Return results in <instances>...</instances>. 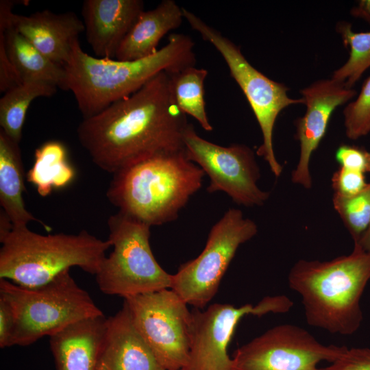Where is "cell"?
<instances>
[{
	"label": "cell",
	"mask_w": 370,
	"mask_h": 370,
	"mask_svg": "<svg viewBox=\"0 0 370 370\" xmlns=\"http://www.w3.org/2000/svg\"><path fill=\"white\" fill-rule=\"evenodd\" d=\"M306 112L297 118L295 138L299 143V156L291 173V181L306 189L312 186L310 162L323 138L336 108L351 100L356 92L332 78L318 79L300 90Z\"/></svg>",
	"instance_id": "13"
},
{
	"label": "cell",
	"mask_w": 370,
	"mask_h": 370,
	"mask_svg": "<svg viewBox=\"0 0 370 370\" xmlns=\"http://www.w3.org/2000/svg\"><path fill=\"white\" fill-rule=\"evenodd\" d=\"M258 231L256 222L241 210L228 209L211 227L201 253L172 275L170 288L187 304L203 308L216 295L238 247Z\"/></svg>",
	"instance_id": "9"
},
{
	"label": "cell",
	"mask_w": 370,
	"mask_h": 370,
	"mask_svg": "<svg viewBox=\"0 0 370 370\" xmlns=\"http://www.w3.org/2000/svg\"><path fill=\"white\" fill-rule=\"evenodd\" d=\"M143 11L141 0H85L82 9L84 32L97 57L114 59L121 43Z\"/></svg>",
	"instance_id": "15"
},
{
	"label": "cell",
	"mask_w": 370,
	"mask_h": 370,
	"mask_svg": "<svg viewBox=\"0 0 370 370\" xmlns=\"http://www.w3.org/2000/svg\"><path fill=\"white\" fill-rule=\"evenodd\" d=\"M188 360L184 370H232L228 344L238 321L248 314L260 317L258 306L214 304L192 312Z\"/></svg>",
	"instance_id": "14"
},
{
	"label": "cell",
	"mask_w": 370,
	"mask_h": 370,
	"mask_svg": "<svg viewBox=\"0 0 370 370\" xmlns=\"http://www.w3.org/2000/svg\"><path fill=\"white\" fill-rule=\"evenodd\" d=\"M180 370H184V369H180Z\"/></svg>",
	"instance_id": "34"
},
{
	"label": "cell",
	"mask_w": 370,
	"mask_h": 370,
	"mask_svg": "<svg viewBox=\"0 0 370 370\" xmlns=\"http://www.w3.org/2000/svg\"><path fill=\"white\" fill-rule=\"evenodd\" d=\"M204 176L184 150L161 153L114 173L106 197L118 212L150 227L160 225L178 218Z\"/></svg>",
	"instance_id": "4"
},
{
	"label": "cell",
	"mask_w": 370,
	"mask_h": 370,
	"mask_svg": "<svg viewBox=\"0 0 370 370\" xmlns=\"http://www.w3.org/2000/svg\"><path fill=\"white\" fill-rule=\"evenodd\" d=\"M187 158L209 177L207 191L223 192L238 205L262 206L269 192L258 186L260 171L255 152L246 145L222 146L201 137L190 123L184 136Z\"/></svg>",
	"instance_id": "11"
},
{
	"label": "cell",
	"mask_w": 370,
	"mask_h": 370,
	"mask_svg": "<svg viewBox=\"0 0 370 370\" xmlns=\"http://www.w3.org/2000/svg\"><path fill=\"white\" fill-rule=\"evenodd\" d=\"M370 280V254L354 245L331 260L301 259L291 268L289 287L301 297L307 323L332 334L351 335L363 315L360 299Z\"/></svg>",
	"instance_id": "3"
},
{
	"label": "cell",
	"mask_w": 370,
	"mask_h": 370,
	"mask_svg": "<svg viewBox=\"0 0 370 370\" xmlns=\"http://www.w3.org/2000/svg\"><path fill=\"white\" fill-rule=\"evenodd\" d=\"M184 17L202 38L210 42L223 57L231 76L247 99L260 126L262 143L256 151L275 175H281L283 166L277 160L273 143V130L280 113L287 107L304 104L302 98L288 97V88L267 77L254 67L243 54L240 47L210 26L190 11L183 8Z\"/></svg>",
	"instance_id": "8"
},
{
	"label": "cell",
	"mask_w": 370,
	"mask_h": 370,
	"mask_svg": "<svg viewBox=\"0 0 370 370\" xmlns=\"http://www.w3.org/2000/svg\"><path fill=\"white\" fill-rule=\"evenodd\" d=\"M333 207L356 243L370 224V182L359 193L344 197L334 193Z\"/></svg>",
	"instance_id": "26"
},
{
	"label": "cell",
	"mask_w": 370,
	"mask_h": 370,
	"mask_svg": "<svg viewBox=\"0 0 370 370\" xmlns=\"http://www.w3.org/2000/svg\"><path fill=\"white\" fill-rule=\"evenodd\" d=\"M346 136L358 140L370 132V75L365 80L356 99L343 111Z\"/></svg>",
	"instance_id": "27"
},
{
	"label": "cell",
	"mask_w": 370,
	"mask_h": 370,
	"mask_svg": "<svg viewBox=\"0 0 370 370\" xmlns=\"http://www.w3.org/2000/svg\"><path fill=\"white\" fill-rule=\"evenodd\" d=\"M57 90L56 86L45 82L27 80L5 92L0 99V130L20 143L27 111L32 101L51 97Z\"/></svg>",
	"instance_id": "23"
},
{
	"label": "cell",
	"mask_w": 370,
	"mask_h": 370,
	"mask_svg": "<svg viewBox=\"0 0 370 370\" xmlns=\"http://www.w3.org/2000/svg\"><path fill=\"white\" fill-rule=\"evenodd\" d=\"M336 29L344 46L349 48V56L346 62L334 71L331 78L352 88L370 67V31L355 32L352 24L347 21L339 22Z\"/></svg>",
	"instance_id": "25"
},
{
	"label": "cell",
	"mask_w": 370,
	"mask_h": 370,
	"mask_svg": "<svg viewBox=\"0 0 370 370\" xmlns=\"http://www.w3.org/2000/svg\"><path fill=\"white\" fill-rule=\"evenodd\" d=\"M0 242V279L24 287L43 285L73 267L95 275L112 247L84 230L42 235L27 225L13 226Z\"/></svg>",
	"instance_id": "5"
},
{
	"label": "cell",
	"mask_w": 370,
	"mask_h": 370,
	"mask_svg": "<svg viewBox=\"0 0 370 370\" xmlns=\"http://www.w3.org/2000/svg\"><path fill=\"white\" fill-rule=\"evenodd\" d=\"M168 73L171 95L179 109L197 120L204 130L212 131L204 100V82L208 71L190 66Z\"/></svg>",
	"instance_id": "24"
},
{
	"label": "cell",
	"mask_w": 370,
	"mask_h": 370,
	"mask_svg": "<svg viewBox=\"0 0 370 370\" xmlns=\"http://www.w3.org/2000/svg\"><path fill=\"white\" fill-rule=\"evenodd\" d=\"M106 321L104 315L85 319L49 336L56 370H97Z\"/></svg>",
	"instance_id": "18"
},
{
	"label": "cell",
	"mask_w": 370,
	"mask_h": 370,
	"mask_svg": "<svg viewBox=\"0 0 370 370\" xmlns=\"http://www.w3.org/2000/svg\"><path fill=\"white\" fill-rule=\"evenodd\" d=\"M107 225L113 250L95 274L100 291L124 299L170 288L172 275L158 264L150 246L151 227L119 212Z\"/></svg>",
	"instance_id": "7"
},
{
	"label": "cell",
	"mask_w": 370,
	"mask_h": 370,
	"mask_svg": "<svg viewBox=\"0 0 370 370\" xmlns=\"http://www.w3.org/2000/svg\"><path fill=\"white\" fill-rule=\"evenodd\" d=\"M69 271L36 287L0 279V296L10 304L14 314L12 346L32 345L77 321L103 315Z\"/></svg>",
	"instance_id": "6"
},
{
	"label": "cell",
	"mask_w": 370,
	"mask_h": 370,
	"mask_svg": "<svg viewBox=\"0 0 370 370\" xmlns=\"http://www.w3.org/2000/svg\"><path fill=\"white\" fill-rule=\"evenodd\" d=\"M9 19L11 25L37 49L62 66L84 32L82 20L73 12L54 13L45 10L29 16L11 12Z\"/></svg>",
	"instance_id": "17"
},
{
	"label": "cell",
	"mask_w": 370,
	"mask_h": 370,
	"mask_svg": "<svg viewBox=\"0 0 370 370\" xmlns=\"http://www.w3.org/2000/svg\"><path fill=\"white\" fill-rule=\"evenodd\" d=\"M186 116L163 71L131 95L83 119L77 134L92 162L113 175L154 156L184 151Z\"/></svg>",
	"instance_id": "1"
},
{
	"label": "cell",
	"mask_w": 370,
	"mask_h": 370,
	"mask_svg": "<svg viewBox=\"0 0 370 370\" xmlns=\"http://www.w3.org/2000/svg\"><path fill=\"white\" fill-rule=\"evenodd\" d=\"M346 347L322 344L301 327L282 324L238 348L232 370H317L319 363L332 362Z\"/></svg>",
	"instance_id": "12"
},
{
	"label": "cell",
	"mask_w": 370,
	"mask_h": 370,
	"mask_svg": "<svg viewBox=\"0 0 370 370\" xmlns=\"http://www.w3.org/2000/svg\"><path fill=\"white\" fill-rule=\"evenodd\" d=\"M350 14L370 24V0H361L350 10Z\"/></svg>",
	"instance_id": "32"
},
{
	"label": "cell",
	"mask_w": 370,
	"mask_h": 370,
	"mask_svg": "<svg viewBox=\"0 0 370 370\" xmlns=\"http://www.w3.org/2000/svg\"><path fill=\"white\" fill-rule=\"evenodd\" d=\"M24 169L20 143L0 130V205L13 226L27 225L37 221L45 229L49 226L29 212L25 204Z\"/></svg>",
	"instance_id": "21"
},
{
	"label": "cell",
	"mask_w": 370,
	"mask_h": 370,
	"mask_svg": "<svg viewBox=\"0 0 370 370\" xmlns=\"http://www.w3.org/2000/svg\"><path fill=\"white\" fill-rule=\"evenodd\" d=\"M335 158L339 166L364 174L370 173V152L363 147L341 145L335 152Z\"/></svg>",
	"instance_id": "29"
},
{
	"label": "cell",
	"mask_w": 370,
	"mask_h": 370,
	"mask_svg": "<svg viewBox=\"0 0 370 370\" xmlns=\"http://www.w3.org/2000/svg\"><path fill=\"white\" fill-rule=\"evenodd\" d=\"M97 370H164L123 307L107 318Z\"/></svg>",
	"instance_id": "16"
},
{
	"label": "cell",
	"mask_w": 370,
	"mask_h": 370,
	"mask_svg": "<svg viewBox=\"0 0 370 370\" xmlns=\"http://www.w3.org/2000/svg\"><path fill=\"white\" fill-rule=\"evenodd\" d=\"M183 19V8L173 0L162 1L153 9L144 10L121 43L114 59L131 61L154 54L160 40L178 28Z\"/></svg>",
	"instance_id": "20"
},
{
	"label": "cell",
	"mask_w": 370,
	"mask_h": 370,
	"mask_svg": "<svg viewBox=\"0 0 370 370\" xmlns=\"http://www.w3.org/2000/svg\"><path fill=\"white\" fill-rule=\"evenodd\" d=\"M332 187L334 193L350 197L361 192L367 185L365 174L339 166L332 174Z\"/></svg>",
	"instance_id": "28"
},
{
	"label": "cell",
	"mask_w": 370,
	"mask_h": 370,
	"mask_svg": "<svg viewBox=\"0 0 370 370\" xmlns=\"http://www.w3.org/2000/svg\"><path fill=\"white\" fill-rule=\"evenodd\" d=\"M133 321L164 370L188 363L192 313L171 288L124 298Z\"/></svg>",
	"instance_id": "10"
},
{
	"label": "cell",
	"mask_w": 370,
	"mask_h": 370,
	"mask_svg": "<svg viewBox=\"0 0 370 370\" xmlns=\"http://www.w3.org/2000/svg\"><path fill=\"white\" fill-rule=\"evenodd\" d=\"M15 3L14 1H0V40L22 82H42L63 90L64 67L46 57L11 25L9 16Z\"/></svg>",
	"instance_id": "19"
},
{
	"label": "cell",
	"mask_w": 370,
	"mask_h": 370,
	"mask_svg": "<svg viewBox=\"0 0 370 370\" xmlns=\"http://www.w3.org/2000/svg\"><path fill=\"white\" fill-rule=\"evenodd\" d=\"M354 245L358 246L364 251L370 254V224L359 241Z\"/></svg>",
	"instance_id": "33"
},
{
	"label": "cell",
	"mask_w": 370,
	"mask_h": 370,
	"mask_svg": "<svg viewBox=\"0 0 370 370\" xmlns=\"http://www.w3.org/2000/svg\"><path fill=\"white\" fill-rule=\"evenodd\" d=\"M74 176L75 171L67 161L64 145L49 140L36 149L34 163L27 173V180L35 186L40 196L45 197L53 188L69 184Z\"/></svg>",
	"instance_id": "22"
},
{
	"label": "cell",
	"mask_w": 370,
	"mask_h": 370,
	"mask_svg": "<svg viewBox=\"0 0 370 370\" xmlns=\"http://www.w3.org/2000/svg\"><path fill=\"white\" fill-rule=\"evenodd\" d=\"M194 46L189 36L171 34L167 44L154 54L121 61L89 56L78 40L63 65V90L73 92L84 119L91 117L131 95L161 72L195 66Z\"/></svg>",
	"instance_id": "2"
},
{
	"label": "cell",
	"mask_w": 370,
	"mask_h": 370,
	"mask_svg": "<svg viewBox=\"0 0 370 370\" xmlns=\"http://www.w3.org/2000/svg\"><path fill=\"white\" fill-rule=\"evenodd\" d=\"M317 370H370V348L347 347L329 366Z\"/></svg>",
	"instance_id": "30"
},
{
	"label": "cell",
	"mask_w": 370,
	"mask_h": 370,
	"mask_svg": "<svg viewBox=\"0 0 370 370\" xmlns=\"http://www.w3.org/2000/svg\"><path fill=\"white\" fill-rule=\"evenodd\" d=\"M14 314L10 304L0 296V347L12 346Z\"/></svg>",
	"instance_id": "31"
}]
</instances>
